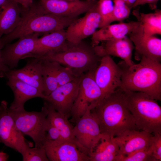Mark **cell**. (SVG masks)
Returning <instances> with one entry per match:
<instances>
[{"label": "cell", "mask_w": 161, "mask_h": 161, "mask_svg": "<svg viewBox=\"0 0 161 161\" xmlns=\"http://www.w3.org/2000/svg\"><path fill=\"white\" fill-rule=\"evenodd\" d=\"M21 21L11 32L0 38V49L15 39L34 33L48 34L64 29L78 18L46 13L40 3L33 2L29 7H20Z\"/></svg>", "instance_id": "1"}, {"label": "cell", "mask_w": 161, "mask_h": 161, "mask_svg": "<svg viewBox=\"0 0 161 161\" xmlns=\"http://www.w3.org/2000/svg\"><path fill=\"white\" fill-rule=\"evenodd\" d=\"M91 112L98 123L101 133L112 139L127 130H137L120 87L100 101Z\"/></svg>", "instance_id": "2"}, {"label": "cell", "mask_w": 161, "mask_h": 161, "mask_svg": "<svg viewBox=\"0 0 161 161\" xmlns=\"http://www.w3.org/2000/svg\"><path fill=\"white\" fill-rule=\"evenodd\" d=\"M140 62L129 66L123 60L117 64L121 71L120 88L141 92L161 100V64L144 57Z\"/></svg>", "instance_id": "3"}, {"label": "cell", "mask_w": 161, "mask_h": 161, "mask_svg": "<svg viewBox=\"0 0 161 161\" xmlns=\"http://www.w3.org/2000/svg\"><path fill=\"white\" fill-rule=\"evenodd\" d=\"M122 90L125 104L134 119L137 129L153 134L161 133V107L157 100L141 92Z\"/></svg>", "instance_id": "4"}, {"label": "cell", "mask_w": 161, "mask_h": 161, "mask_svg": "<svg viewBox=\"0 0 161 161\" xmlns=\"http://www.w3.org/2000/svg\"><path fill=\"white\" fill-rule=\"evenodd\" d=\"M34 58L58 62L69 68L78 77L95 69L101 58L96 53L94 47L83 40L77 43L67 41L64 49Z\"/></svg>", "instance_id": "5"}, {"label": "cell", "mask_w": 161, "mask_h": 161, "mask_svg": "<svg viewBox=\"0 0 161 161\" xmlns=\"http://www.w3.org/2000/svg\"><path fill=\"white\" fill-rule=\"evenodd\" d=\"M8 111L19 130L32 138L35 147H42L46 139L48 123L47 110L45 105L44 104L39 112H28L24 109L13 110L9 108Z\"/></svg>", "instance_id": "6"}, {"label": "cell", "mask_w": 161, "mask_h": 161, "mask_svg": "<svg viewBox=\"0 0 161 161\" xmlns=\"http://www.w3.org/2000/svg\"><path fill=\"white\" fill-rule=\"evenodd\" d=\"M95 70L87 72L82 75L71 112L70 121L72 122L75 123L89 108L93 109L102 100V92L94 79Z\"/></svg>", "instance_id": "7"}, {"label": "cell", "mask_w": 161, "mask_h": 161, "mask_svg": "<svg viewBox=\"0 0 161 161\" xmlns=\"http://www.w3.org/2000/svg\"><path fill=\"white\" fill-rule=\"evenodd\" d=\"M92 109L89 107L87 109L76 121L73 129L77 143L83 152L88 155L93 151L103 135L97 121L91 113Z\"/></svg>", "instance_id": "8"}, {"label": "cell", "mask_w": 161, "mask_h": 161, "mask_svg": "<svg viewBox=\"0 0 161 161\" xmlns=\"http://www.w3.org/2000/svg\"><path fill=\"white\" fill-rule=\"evenodd\" d=\"M7 102L2 101L0 104V143L14 149L22 155L26 149L32 147L23 134L17 127L15 121L10 114Z\"/></svg>", "instance_id": "9"}, {"label": "cell", "mask_w": 161, "mask_h": 161, "mask_svg": "<svg viewBox=\"0 0 161 161\" xmlns=\"http://www.w3.org/2000/svg\"><path fill=\"white\" fill-rule=\"evenodd\" d=\"M121 71L110 56L103 57L94 72L95 80L102 94V100L120 87Z\"/></svg>", "instance_id": "10"}, {"label": "cell", "mask_w": 161, "mask_h": 161, "mask_svg": "<svg viewBox=\"0 0 161 161\" xmlns=\"http://www.w3.org/2000/svg\"><path fill=\"white\" fill-rule=\"evenodd\" d=\"M83 75L68 83L58 86L43 99L56 111L68 118L70 117L71 110L77 95Z\"/></svg>", "instance_id": "11"}, {"label": "cell", "mask_w": 161, "mask_h": 161, "mask_svg": "<svg viewBox=\"0 0 161 161\" xmlns=\"http://www.w3.org/2000/svg\"><path fill=\"white\" fill-rule=\"evenodd\" d=\"M96 4V2L84 16L78 18L67 27L65 30L67 41L73 43H78L92 35L99 28L101 18Z\"/></svg>", "instance_id": "12"}, {"label": "cell", "mask_w": 161, "mask_h": 161, "mask_svg": "<svg viewBox=\"0 0 161 161\" xmlns=\"http://www.w3.org/2000/svg\"><path fill=\"white\" fill-rule=\"evenodd\" d=\"M135 45L136 59L144 57L154 61H161V40L154 35L146 36L140 24L129 35Z\"/></svg>", "instance_id": "13"}, {"label": "cell", "mask_w": 161, "mask_h": 161, "mask_svg": "<svg viewBox=\"0 0 161 161\" xmlns=\"http://www.w3.org/2000/svg\"><path fill=\"white\" fill-rule=\"evenodd\" d=\"M40 34L21 37L16 42L6 45L1 49L3 61L10 69L17 67L19 61L34 49Z\"/></svg>", "instance_id": "14"}, {"label": "cell", "mask_w": 161, "mask_h": 161, "mask_svg": "<svg viewBox=\"0 0 161 161\" xmlns=\"http://www.w3.org/2000/svg\"><path fill=\"white\" fill-rule=\"evenodd\" d=\"M43 146L50 161H90L87 154L69 142L45 139Z\"/></svg>", "instance_id": "15"}, {"label": "cell", "mask_w": 161, "mask_h": 161, "mask_svg": "<svg viewBox=\"0 0 161 161\" xmlns=\"http://www.w3.org/2000/svg\"><path fill=\"white\" fill-rule=\"evenodd\" d=\"M97 1L40 0L39 2L46 13L75 18L88 11L94 6Z\"/></svg>", "instance_id": "16"}, {"label": "cell", "mask_w": 161, "mask_h": 161, "mask_svg": "<svg viewBox=\"0 0 161 161\" xmlns=\"http://www.w3.org/2000/svg\"><path fill=\"white\" fill-rule=\"evenodd\" d=\"M31 58L27 61L25 65L22 68L10 69L5 72L0 73V77L18 79L36 88L43 93L41 61L37 58Z\"/></svg>", "instance_id": "17"}, {"label": "cell", "mask_w": 161, "mask_h": 161, "mask_svg": "<svg viewBox=\"0 0 161 161\" xmlns=\"http://www.w3.org/2000/svg\"><path fill=\"white\" fill-rule=\"evenodd\" d=\"M153 135L136 129L127 130L112 138L118 147L119 154L125 155L150 146Z\"/></svg>", "instance_id": "18"}, {"label": "cell", "mask_w": 161, "mask_h": 161, "mask_svg": "<svg viewBox=\"0 0 161 161\" xmlns=\"http://www.w3.org/2000/svg\"><path fill=\"white\" fill-rule=\"evenodd\" d=\"M101 45L95 46V52L100 58L106 55L119 57L129 66L135 63L132 60V52L134 47L129 38L126 36L102 42Z\"/></svg>", "instance_id": "19"}, {"label": "cell", "mask_w": 161, "mask_h": 161, "mask_svg": "<svg viewBox=\"0 0 161 161\" xmlns=\"http://www.w3.org/2000/svg\"><path fill=\"white\" fill-rule=\"evenodd\" d=\"M67 40L64 29L56 31L38 38L33 51L24 56L27 58L43 56L63 50L66 47Z\"/></svg>", "instance_id": "20"}, {"label": "cell", "mask_w": 161, "mask_h": 161, "mask_svg": "<svg viewBox=\"0 0 161 161\" xmlns=\"http://www.w3.org/2000/svg\"><path fill=\"white\" fill-rule=\"evenodd\" d=\"M7 79L6 84L11 89L14 95V100L9 107L11 110H23L25 103L30 99L37 97L44 99L45 97L38 89L20 80L13 78Z\"/></svg>", "instance_id": "21"}, {"label": "cell", "mask_w": 161, "mask_h": 161, "mask_svg": "<svg viewBox=\"0 0 161 161\" xmlns=\"http://www.w3.org/2000/svg\"><path fill=\"white\" fill-rule=\"evenodd\" d=\"M138 21L108 24L96 30L92 35L91 44L94 47L100 42L107 40L123 38L140 24Z\"/></svg>", "instance_id": "22"}, {"label": "cell", "mask_w": 161, "mask_h": 161, "mask_svg": "<svg viewBox=\"0 0 161 161\" xmlns=\"http://www.w3.org/2000/svg\"><path fill=\"white\" fill-rule=\"evenodd\" d=\"M21 19L18 3L14 0H5L0 8V38L12 32Z\"/></svg>", "instance_id": "23"}, {"label": "cell", "mask_w": 161, "mask_h": 161, "mask_svg": "<svg viewBox=\"0 0 161 161\" xmlns=\"http://www.w3.org/2000/svg\"><path fill=\"white\" fill-rule=\"evenodd\" d=\"M44 101V104L46 106L47 110L48 120L59 130L64 140L74 143L83 151L74 135V126L69 121L68 118L56 111L48 102Z\"/></svg>", "instance_id": "24"}, {"label": "cell", "mask_w": 161, "mask_h": 161, "mask_svg": "<svg viewBox=\"0 0 161 161\" xmlns=\"http://www.w3.org/2000/svg\"><path fill=\"white\" fill-rule=\"evenodd\" d=\"M119 154L118 147L112 139L103 134L98 143L88 156L90 161H116Z\"/></svg>", "instance_id": "25"}, {"label": "cell", "mask_w": 161, "mask_h": 161, "mask_svg": "<svg viewBox=\"0 0 161 161\" xmlns=\"http://www.w3.org/2000/svg\"><path fill=\"white\" fill-rule=\"evenodd\" d=\"M138 21L142 26L144 34L146 36L161 34V11L157 10L153 13H144L135 12Z\"/></svg>", "instance_id": "26"}, {"label": "cell", "mask_w": 161, "mask_h": 161, "mask_svg": "<svg viewBox=\"0 0 161 161\" xmlns=\"http://www.w3.org/2000/svg\"><path fill=\"white\" fill-rule=\"evenodd\" d=\"M41 60L43 94L46 96L54 90L58 86V85L55 74L54 62Z\"/></svg>", "instance_id": "27"}, {"label": "cell", "mask_w": 161, "mask_h": 161, "mask_svg": "<svg viewBox=\"0 0 161 161\" xmlns=\"http://www.w3.org/2000/svg\"><path fill=\"white\" fill-rule=\"evenodd\" d=\"M116 161H156L152 154L151 146L140 149L125 155L119 154Z\"/></svg>", "instance_id": "28"}, {"label": "cell", "mask_w": 161, "mask_h": 161, "mask_svg": "<svg viewBox=\"0 0 161 161\" xmlns=\"http://www.w3.org/2000/svg\"><path fill=\"white\" fill-rule=\"evenodd\" d=\"M96 4L101 18L99 28L110 24L114 10V5L112 0H98Z\"/></svg>", "instance_id": "29"}, {"label": "cell", "mask_w": 161, "mask_h": 161, "mask_svg": "<svg viewBox=\"0 0 161 161\" xmlns=\"http://www.w3.org/2000/svg\"><path fill=\"white\" fill-rule=\"evenodd\" d=\"M54 61L58 86L68 83L78 77L69 68Z\"/></svg>", "instance_id": "30"}, {"label": "cell", "mask_w": 161, "mask_h": 161, "mask_svg": "<svg viewBox=\"0 0 161 161\" xmlns=\"http://www.w3.org/2000/svg\"><path fill=\"white\" fill-rule=\"evenodd\" d=\"M23 161H49L45 150L41 147L28 148L22 155Z\"/></svg>", "instance_id": "31"}, {"label": "cell", "mask_w": 161, "mask_h": 161, "mask_svg": "<svg viewBox=\"0 0 161 161\" xmlns=\"http://www.w3.org/2000/svg\"><path fill=\"white\" fill-rule=\"evenodd\" d=\"M114 10L112 22L121 21L129 16L130 10L126 5L123 0H114Z\"/></svg>", "instance_id": "32"}, {"label": "cell", "mask_w": 161, "mask_h": 161, "mask_svg": "<svg viewBox=\"0 0 161 161\" xmlns=\"http://www.w3.org/2000/svg\"><path fill=\"white\" fill-rule=\"evenodd\" d=\"M151 145L153 157L156 161H161V133L153 135Z\"/></svg>", "instance_id": "33"}, {"label": "cell", "mask_w": 161, "mask_h": 161, "mask_svg": "<svg viewBox=\"0 0 161 161\" xmlns=\"http://www.w3.org/2000/svg\"><path fill=\"white\" fill-rule=\"evenodd\" d=\"M46 132L45 139L57 141H65L62 137L59 130L48 120Z\"/></svg>", "instance_id": "34"}, {"label": "cell", "mask_w": 161, "mask_h": 161, "mask_svg": "<svg viewBox=\"0 0 161 161\" xmlns=\"http://www.w3.org/2000/svg\"><path fill=\"white\" fill-rule=\"evenodd\" d=\"M159 0H137L133 5L132 8L136 6L145 4H148L152 9H155L156 4Z\"/></svg>", "instance_id": "35"}, {"label": "cell", "mask_w": 161, "mask_h": 161, "mask_svg": "<svg viewBox=\"0 0 161 161\" xmlns=\"http://www.w3.org/2000/svg\"><path fill=\"white\" fill-rule=\"evenodd\" d=\"M18 4L22 5V7L27 8L30 7L33 2V0H14Z\"/></svg>", "instance_id": "36"}, {"label": "cell", "mask_w": 161, "mask_h": 161, "mask_svg": "<svg viewBox=\"0 0 161 161\" xmlns=\"http://www.w3.org/2000/svg\"><path fill=\"white\" fill-rule=\"evenodd\" d=\"M0 49V73L5 72L10 69L3 63L1 54Z\"/></svg>", "instance_id": "37"}, {"label": "cell", "mask_w": 161, "mask_h": 161, "mask_svg": "<svg viewBox=\"0 0 161 161\" xmlns=\"http://www.w3.org/2000/svg\"><path fill=\"white\" fill-rule=\"evenodd\" d=\"M127 6L130 10L132 8L133 6L137 0H123Z\"/></svg>", "instance_id": "38"}, {"label": "cell", "mask_w": 161, "mask_h": 161, "mask_svg": "<svg viewBox=\"0 0 161 161\" xmlns=\"http://www.w3.org/2000/svg\"><path fill=\"white\" fill-rule=\"evenodd\" d=\"M9 155L3 151H0V161H6L8 160Z\"/></svg>", "instance_id": "39"}, {"label": "cell", "mask_w": 161, "mask_h": 161, "mask_svg": "<svg viewBox=\"0 0 161 161\" xmlns=\"http://www.w3.org/2000/svg\"><path fill=\"white\" fill-rule=\"evenodd\" d=\"M5 0H0V8Z\"/></svg>", "instance_id": "40"}, {"label": "cell", "mask_w": 161, "mask_h": 161, "mask_svg": "<svg viewBox=\"0 0 161 161\" xmlns=\"http://www.w3.org/2000/svg\"><path fill=\"white\" fill-rule=\"evenodd\" d=\"M53 0V1L65 0V1H76V0Z\"/></svg>", "instance_id": "41"}, {"label": "cell", "mask_w": 161, "mask_h": 161, "mask_svg": "<svg viewBox=\"0 0 161 161\" xmlns=\"http://www.w3.org/2000/svg\"><path fill=\"white\" fill-rule=\"evenodd\" d=\"M89 1H95L96 0H86Z\"/></svg>", "instance_id": "42"}]
</instances>
